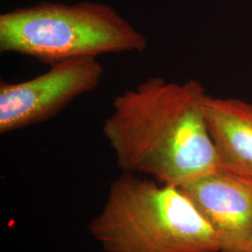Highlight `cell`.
Segmentation results:
<instances>
[{"mask_svg": "<svg viewBox=\"0 0 252 252\" xmlns=\"http://www.w3.org/2000/svg\"><path fill=\"white\" fill-rule=\"evenodd\" d=\"M104 67L95 57L50 64L45 73L17 83H0V133L43 123L98 87Z\"/></svg>", "mask_w": 252, "mask_h": 252, "instance_id": "obj_4", "label": "cell"}, {"mask_svg": "<svg viewBox=\"0 0 252 252\" xmlns=\"http://www.w3.org/2000/svg\"><path fill=\"white\" fill-rule=\"evenodd\" d=\"M207 94L195 80L159 77L119 94L103 125L118 166L178 188L218 170L203 109Z\"/></svg>", "mask_w": 252, "mask_h": 252, "instance_id": "obj_1", "label": "cell"}, {"mask_svg": "<svg viewBox=\"0 0 252 252\" xmlns=\"http://www.w3.org/2000/svg\"><path fill=\"white\" fill-rule=\"evenodd\" d=\"M88 230L106 252H220L216 234L178 187L124 172Z\"/></svg>", "mask_w": 252, "mask_h": 252, "instance_id": "obj_2", "label": "cell"}, {"mask_svg": "<svg viewBox=\"0 0 252 252\" xmlns=\"http://www.w3.org/2000/svg\"><path fill=\"white\" fill-rule=\"evenodd\" d=\"M180 189L215 232L220 252H250L252 178L219 168Z\"/></svg>", "mask_w": 252, "mask_h": 252, "instance_id": "obj_5", "label": "cell"}, {"mask_svg": "<svg viewBox=\"0 0 252 252\" xmlns=\"http://www.w3.org/2000/svg\"><path fill=\"white\" fill-rule=\"evenodd\" d=\"M203 109L220 169L252 178V104L207 94Z\"/></svg>", "mask_w": 252, "mask_h": 252, "instance_id": "obj_6", "label": "cell"}, {"mask_svg": "<svg viewBox=\"0 0 252 252\" xmlns=\"http://www.w3.org/2000/svg\"><path fill=\"white\" fill-rule=\"evenodd\" d=\"M250 252H252V246H251V250H250Z\"/></svg>", "mask_w": 252, "mask_h": 252, "instance_id": "obj_7", "label": "cell"}, {"mask_svg": "<svg viewBox=\"0 0 252 252\" xmlns=\"http://www.w3.org/2000/svg\"><path fill=\"white\" fill-rule=\"evenodd\" d=\"M147 37L110 6L40 3L0 15V52L43 63L108 54L143 53Z\"/></svg>", "mask_w": 252, "mask_h": 252, "instance_id": "obj_3", "label": "cell"}]
</instances>
